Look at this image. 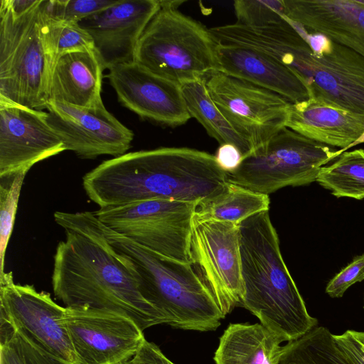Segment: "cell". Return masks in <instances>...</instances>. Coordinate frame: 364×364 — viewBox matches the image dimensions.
Returning <instances> with one entry per match:
<instances>
[{
  "instance_id": "28",
  "label": "cell",
  "mask_w": 364,
  "mask_h": 364,
  "mask_svg": "<svg viewBox=\"0 0 364 364\" xmlns=\"http://www.w3.org/2000/svg\"><path fill=\"white\" fill-rule=\"evenodd\" d=\"M28 170L0 177V276L4 274V261L11 237L18 201Z\"/></svg>"
},
{
  "instance_id": "2",
  "label": "cell",
  "mask_w": 364,
  "mask_h": 364,
  "mask_svg": "<svg viewBox=\"0 0 364 364\" xmlns=\"http://www.w3.org/2000/svg\"><path fill=\"white\" fill-rule=\"evenodd\" d=\"M228 182L215 155L185 147L129 152L105 160L82 178L100 208L149 200L198 203Z\"/></svg>"
},
{
  "instance_id": "31",
  "label": "cell",
  "mask_w": 364,
  "mask_h": 364,
  "mask_svg": "<svg viewBox=\"0 0 364 364\" xmlns=\"http://www.w3.org/2000/svg\"><path fill=\"white\" fill-rule=\"evenodd\" d=\"M364 280V254L354 257L328 283L326 292L332 298L342 297L346 291L356 282Z\"/></svg>"
},
{
  "instance_id": "10",
  "label": "cell",
  "mask_w": 364,
  "mask_h": 364,
  "mask_svg": "<svg viewBox=\"0 0 364 364\" xmlns=\"http://www.w3.org/2000/svg\"><path fill=\"white\" fill-rule=\"evenodd\" d=\"M208 92L252 151L286 127L291 102L282 96L219 71L206 77Z\"/></svg>"
},
{
  "instance_id": "15",
  "label": "cell",
  "mask_w": 364,
  "mask_h": 364,
  "mask_svg": "<svg viewBox=\"0 0 364 364\" xmlns=\"http://www.w3.org/2000/svg\"><path fill=\"white\" fill-rule=\"evenodd\" d=\"M65 151L47 112L0 99V177Z\"/></svg>"
},
{
  "instance_id": "3",
  "label": "cell",
  "mask_w": 364,
  "mask_h": 364,
  "mask_svg": "<svg viewBox=\"0 0 364 364\" xmlns=\"http://www.w3.org/2000/svg\"><path fill=\"white\" fill-rule=\"evenodd\" d=\"M242 279L240 303L282 342L295 341L315 326L281 254L269 210L239 224Z\"/></svg>"
},
{
  "instance_id": "20",
  "label": "cell",
  "mask_w": 364,
  "mask_h": 364,
  "mask_svg": "<svg viewBox=\"0 0 364 364\" xmlns=\"http://www.w3.org/2000/svg\"><path fill=\"white\" fill-rule=\"evenodd\" d=\"M286 127L315 141L344 149L364 132V114L318 97L291 103Z\"/></svg>"
},
{
  "instance_id": "5",
  "label": "cell",
  "mask_w": 364,
  "mask_h": 364,
  "mask_svg": "<svg viewBox=\"0 0 364 364\" xmlns=\"http://www.w3.org/2000/svg\"><path fill=\"white\" fill-rule=\"evenodd\" d=\"M42 0L16 16L0 6V99L42 110L55 61Z\"/></svg>"
},
{
  "instance_id": "23",
  "label": "cell",
  "mask_w": 364,
  "mask_h": 364,
  "mask_svg": "<svg viewBox=\"0 0 364 364\" xmlns=\"http://www.w3.org/2000/svg\"><path fill=\"white\" fill-rule=\"evenodd\" d=\"M269 204V195L227 182L218 192L196 203L193 220L239 225L257 213L268 211Z\"/></svg>"
},
{
  "instance_id": "36",
  "label": "cell",
  "mask_w": 364,
  "mask_h": 364,
  "mask_svg": "<svg viewBox=\"0 0 364 364\" xmlns=\"http://www.w3.org/2000/svg\"><path fill=\"white\" fill-rule=\"evenodd\" d=\"M118 364H139V363L134 362L132 359H131L129 360H127V361H125V362H122V363H118Z\"/></svg>"
},
{
  "instance_id": "30",
  "label": "cell",
  "mask_w": 364,
  "mask_h": 364,
  "mask_svg": "<svg viewBox=\"0 0 364 364\" xmlns=\"http://www.w3.org/2000/svg\"><path fill=\"white\" fill-rule=\"evenodd\" d=\"M46 17L48 41L55 60L67 52L95 50L91 36L78 23L55 21Z\"/></svg>"
},
{
  "instance_id": "18",
  "label": "cell",
  "mask_w": 364,
  "mask_h": 364,
  "mask_svg": "<svg viewBox=\"0 0 364 364\" xmlns=\"http://www.w3.org/2000/svg\"><path fill=\"white\" fill-rule=\"evenodd\" d=\"M284 15L364 58V6L358 0H284Z\"/></svg>"
},
{
  "instance_id": "26",
  "label": "cell",
  "mask_w": 364,
  "mask_h": 364,
  "mask_svg": "<svg viewBox=\"0 0 364 364\" xmlns=\"http://www.w3.org/2000/svg\"><path fill=\"white\" fill-rule=\"evenodd\" d=\"M316 181L336 198H364V149L345 151L321 168Z\"/></svg>"
},
{
  "instance_id": "34",
  "label": "cell",
  "mask_w": 364,
  "mask_h": 364,
  "mask_svg": "<svg viewBox=\"0 0 364 364\" xmlns=\"http://www.w3.org/2000/svg\"><path fill=\"white\" fill-rule=\"evenodd\" d=\"M215 156L219 166L226 172L236 169L243 158L240 151L230 144L220 145Z\"/></svg>"
},
{
  "instance_id": "8",
  "label": "cell",
  "mask_w": 364,
  "mask_h": 364,
  "mask_svg": "<svg viewBox=\"0 0 364 364\" xmlns=\"http://www.w3.org/2000/svg\"><path fill=\"white\" fill-rule=\"evenodd\" d=\"M304 39L293 67L309 97L364 114V58L319 33L291 21Z\"/></svg>"
},
{
  "instance_id": "14",
  "label": "cell",
  "mask_w": 364,
  "mask_h": 364,
  "mask_svg": "<svg viewBox=\"0 0 364 364\" xmlns=\"http://www.w3.org/2000/svg\"><path fill=\"white\" fill-rule=\"evenodd\" d=\"M46 109L48 123L65 151L80 158L116 157L130 148L133 132L108 112L103 102L95 107H81L49 101Z\"/></svg>"
},
{
  "instance_id": "1",
  "label": "cell",
  "mask_w": 364,
  "mask_h": 364,
  "mask_svg": "<svg viewBox=\"0 0 364 364\" xmlns=\"http://www.w3.org/2000/svg\"><path fill=\"white\" fill-rule=\"evenodd\" d=\"M65 232L54 255L52 286L66 308L112 311L133 320L142 330L164 324L141 294L129 263L108 243L95 213H54Z\"/></svg>"
},
{
  "instance_id": "27",
  "label": "cell",
  "mask_w": 364,
  "mask_h": 364,
  "mask_svg": "<svg viewBox=\"0 0 364 364\" xmlns=\"http://www.w3.org/2000/svg\"><path fill=\"white\" fill-rule=\"evenodd\" d=\"M0 364H70L43 350L11 324L0 326Z\"/></svg>"
},
{
  "instance_id": "37",
  "label": "cell",
  "mask_w": 364,
  "mask_h": 364,
  "mask_svg": "<svg viewBox=\"0 0 364 364\" xmlns=\"http://www.w3.org/2000/svg\"><path fill=\"white\" fill-rule=\"evenodd\" d=\"M363 307H364V306H363Z\"/></svg>"
},
{
  "instance_id": "21",
  "label": "cell",
  "mask_w": 364,
  "mask_h": 364,
  "mask_svg": "<svg viewBox=\"0 0 364 364\" xmlns=\"http://www.w3.org/2000/svg\"><path fill=\"white\" fill-rule=\"evenodd\" d=\"M105 68L95 50H79L58 56L53 65L49 101L95 107L101 97Z\"/></svg>"
},
{
  "instance_id": "33",
  "label": "cell",
  "mask_w": 364,
  "mask_h": 364,
  "mask_svg": "<svg viewBox=\"0 0 364 364\" xmlns=\"http://www.w3.org/2000/svg\"><path fill=\"white\" fill-rule=\"evenodd\" d=\"M132 360L139 364H175L155 343L146 339Z\"/></svg>"
},
{
  "instance_id": "29",
  "label": "cell",
  "mask_w": 364,
  "mask_h": 364,
  "mask_svg": "<svg viewBox=\"0 0 364 364\" xmlns=\"http://www.w3.org/2000/svg\"><path fill=\"white\" fill-rule=\"evenodd\" d=\"M236 23L257 28L280 26L287 21L284 0H237L234 1Z\"/></svg>"
},
{
  "instance_id": "6",
  "label": "cell",
  "mask_w": 364,
  "mask_h": 364,
  "mask_svg": "<svg viewBox=\"0 0 364 364\" xmlns=\"http://www.w3.org/2000/svg\"><path fill=\"white\" fill-rule=\"evenodd\" d=\"M160 1L139 39L135 62L179 85L218 71L217 43L209 30L178 11L181 2Z\"/></svg>"
},
{
  "instance_id": "4",
  "label": "cell",
  "mask_w": 364,
  "mask_h": 364,
  "mask_svg": "<svg viewBox=\"0 0 364 364\" xmlns=\"http://www.w3.org/2000/svg\"><path fill=\"white\" fill-rule=\"evenodd\" d=\"M98 225L110 246L132 267L141 294L159 314L164 324L198 331H215L220 326L225 317L190 263L158 254L99 219Z\"/></svg>"
},
{
  "instance_id": "9",
  "label": "cell",
  "mask_w": 364,
  "mask_h": 364,
  "mask_svg": "<svg viewBox=\"0 0 364 364\" xmlns=\"http://www.w3.org/2000/svg\"><path fill=\"white\" fill-rule=\"evenodd\" d=\"M196 203L149 200L94 212L114 231L167 257L189 262V242Z\"/></svg>"
},
{
  "instance_id": "22",
  "label": "cell",
  "mask_w": 364,
  "mask_h": 364,
  "mask_svg": "<svg viewBox=\"0 0 364 364\" xmlns=\"http://www.w3.org/2000/svg\"><path fill=\"white\" fill-rule=\"evenodd\" d=\"M281 343L261 323H230L213 359L215 364H279Z\"/></svg>"
},
{
  "instance_id": "19",
  "label": "cell",
  "mask_w": 364,
  "mask_h": 364,
  "mask_svg": "<svg viewBox=\"0 0 364 364\" xmlns=\"http://www.w3.org/2000/svg\"><path fill=\"white\" fill-rule=\"evenodd\" d=\"M218 71L274 92L291 103L309 99L308 89L290 68L259 50L217 43Z\"/></svg>"
},
{
  "instance_id": "13",
  "label": "cell",
  "mask_w": 364,
  "mask_h": 364,
  "mask_svg": "<svg viewBox=\"0 0 364 364\" xmlns=\"http://www.w3.org/2000/svg\"><path fill=\"white\" fill-rule=\"evenodd\" d=\"M65 321L78 364L129 360L145 340L133 320L112 311L66 308Z\"/></svg>"
},
{
  "instance_id": "17",
  "label": "cell",
  "mask_w": 364,
  "mask_h": 364,
  "mask_svg": "<svg viewBox=\"0 0 364 364\" xmlns=\"http://www.w3.org/2000/svg\"><path fill=\"white\" fill-rule=\"evenodd\" d=\"M161 7L158 0H119L78 24L92 37L105 69L135 61L139 39Z\"/></svg>"
},
{
  "instance_id": "11",
  "label": "cell",
  "mask_w": 364,
  "mask_h": 364,
  "mask_svg": "<svg viewBox=\"0 0 364 364\" xmlns=\"http://www.w3.org/2000/svg\"><path fill=\"white\" fill-rule=\"evenodd\" d=\"M189 262L225 318L244 294L239 225L193 220Z\"/></svg>"
},
{
  "instance_id": "35",
  "label": "cell",
  "mask_w": 364,
  "mask_h": 364,
  "mask_svg": "<svg viewBox=\"0 0 364 364\" xmlns=\"http://www.w3.org/2000/svg\"><path fill=\"white\" fill-rule=\"evenodd\" d=\"M363 143H364V132L360 135V136L358 139H357L354 142H353L351 144H350L349 146H348L347 147H346L344 149H341L338 150L337 153H336L337 156L341 155L342 153L346 151L348 149L352 148L356 145H358V144H363Z\"/></svg>"
},
{
  "instance_id": "32",
  "label": "cell",
  "mask_w": 364,
  "mask_h": 364,
  "mask_svg": "<svg viewBox=\"0 0 364 364\" xmlns=\"http://www.w3.org/2000/svg\"><path fill=\"white\" fill-rule=\"evenodd\" d=\"M333 337L337 345L355 364H364V332L347 330Z\"/></svg>"
},
{
  "instance_id": "12",
  "label": "cell",
  "mask_w": 364,
  "mask_h": 364,
  "mask_svg": "<svg viewBox=\"0 0 364 364\" xmlns=\"http://www.w3.org/2000/svg\"><path fill=\"white\" fill-rule=\"evenodd\" d=\"M1 321L11 323L48 353L78 364L65 317L66 307L33 285L15 284L11 272L0 276Z\"/></svg>"
},
{
  "instance_id": "7",
  "label": "cell",
  "mask_w": 364,
  "mask_h": 364,
  "mask_svg": "<svg viewBox=\"0 0 364 364\" xmlns=\"http://www.w3.org/2000/svg\"><path fill=\"white\" fill-rule=\"evenodd\" d=\"M337 151L285 127L227 172L228 182L266 195L287 186H306L338 157Z\"/></svg>"
},
{
  "instance_id": "25",
  "label": "cell",
  "mask_w": 364,
  "mask_h": 364,
  "mask_svg": "<svg viewBox=\"0 0 364 364\" xmlns=\"http://www.w3.org/2000/svg\"><path fill=\"white\" fill-rule=\"evenodd\" d=\"M279 364H355L326 327L315 326L282 346Z\"/></svg>"
},
{
  "instance_id": "24",
  "label": "cell",
  "mask_w": 364,
  "mask_h": 364,
  "mask_svg": "<svg viewBox=\"0 0 364 364\" xmlns=\"http://www.w3.org/2000/svg\"><path fill=\"white\" fill-rule=\"evenodd\" d=\"M187 109L207 133L219 144L235 146L243 157L252 152L250 146L232 129L212 100L206 78L181 85Z\"/></svg>"
},
{
  "instance_id": "16",
  "label": "cell",
  "mask_w": 364,
  "mask_h": 364,
  "mask_svg": "<svg viewBox=\"0 0 364 364\" xmlns=\"http://www.w3.org/2000/svg\"><path fill=\"white\" fill-rule=\"evenodd\" d=\"M107 77L120 103L141 118L171 127L191 118L181 85L135 61L111 68Z\"/></svg>"
}]
</instances>
